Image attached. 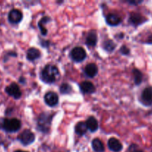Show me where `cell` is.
Instances as JSON below:
<instances>
[{"mask_svg":"<svg viewBox=\"0 0 152 152\" xmlns=\"http://www.w3.org/2000/svg\"><path fill=\"white\" fill-rule=\"evenodd\" d=\"M133 74H134V83L136 86H139L142 81V74L139 70L137 69V68H134L133 69Z\"/></svg>","mask_w":152,"mask_h":152,"instance_id":"obj_22","label":"cell"},{"mask_svg":"<svg viewBox=\"0 0 152 152\" xmlns=\"http://www.w3.org/2000/svg\"><path fill=\"white\" fill-rule=\"evenodd\" d=\"M151 114H152V110H151Z\"/></svg>","mask_w":152,"mask_h":152,"instance_id":"obj_29","label":"cell"},{"mask_svg":"<svg viewBox=\"0 0 152 152\" xmlns=\"http://www.w3.org/2000/svg\"><path fill=\"white\" fill-rule=\"evenodd\" d=\"M87 131V126L84 122H79L76 124L75 127V132L78 136H83L86 133Z\"/></svg>","mask_w":152,"mask_h":152,"instance_id":"obj_18","label":"cell"},{"mask_svg":"<svg viewBox=\"0 0 152 152\" xmlns=\"http://www.w3.org/2000/svg\"><path fill=\"white\" fill-rule=\"evenodd\" d=\"M44 100L46 105L50 107H54L58 104L59 97L55 92L49 91L45 94Z\"/></svg>","mask_w":152,"mask_h":152,"instance_id":"obj_8","label":"cell"},{"mask_svg":"<svg viewBox=\"0 0 152 152\" xmlns=\"http://www.w3.org/2000/svg\"><path fill=\"white\" fill-rule=\"evenodd\" d=\"M146 21H147V19H145V17L142 16L140 13L133 12V13L130 14L129 22L134 26H138V25H142V24L144 23Z\"/></svg>","mask_w":152,"mask_h":152,"instance_id":"obj_10","label":"cell"},{"mask_svg":"<svg viewBox=\"0 0 152 152\" xmlns=\"http://www.w3.org/2000/svg\"><path fill=\"white\" fill-rule=\"evenodd\" d=\"M41 56L40 51L36 48H31L28 50L26 54V58L29 61H34L39 59Z\"/></svg>","mask_w":152,"mask_h":152,"instance_id":"obj_16","label":"cell"},{"mask_svg":"<svg viewBox=\"0 0 152 152\" xmlns=\"http://www.w3.org/2000/svg\"><path fill=\"white\" fill-rule=\"evenodd\" d=\"M142 102L146 106H150L152 105V87L145 88L142 91L141 94Z\"/></svg>","mask_w":152,"mask_h":152,"instance_id":"obj_7","label":"cell"},{"mask_svg":"<svg viewBox=\"0 0 152 152\" xmlns=\"http://www.w3.org/2000/svg\"><path fill=\"white\" fill-rule=\"evenodd\" d=\"M13 152H28V151H22V150H16V151H13Z\"/></svg>","mask_w":152,"mask_h":152,"instance_id":"obj_28","label":"cell"},{"mask_svg":"<svg viewBox=\"0 0 152 152\" xmlns=\"http://www.w3.org/2000/svg\"><path fill=\"white\" fill-rule=\"evenodd\" d=\"M102 47L106 51L109 52V53H111V52H113V50H115V48H116V43L113 41H112V40L107 39L103 42Z\"/></svg>","mask_w":152,"mask_h":152,"instance_id":"obj_21","label":"cell"},{"mask_svg":"<svg viewBox=\"0 0 152 152\" xmlns=\"http://www.w3.org/2000/svg\"><path fill=\"white\" fill-rule=\"evenodd\" d=\"M98 67L95 64L89 63L85 67L84 74L89 78H93L98 74Z\"/></svg>","mask_w":152,"mask_h":152,"instance_id":"obj_13","label":"cell"},{"mask_svg":"<svg viewBox=\"0 0 152 152\" xmlns=\"http://www.w3.org/2000/svg\"><path fill=\"white\" fill-rule=\"evenodd\" d=\"M107 145H108L109 148L111 151L114 152H119L122 151V148H123L122 144L121 143L120 141L115 137H112L109 140L108 142H107Z\"/></svg>","mask_w":152,"mask_h":152,"instance_id":"obj_12","label":"cell"},{"mask_svg":"<svg viewBox=\"0 0 152 152\" xmlns=\"http://www.w3.org/2000/svg\"><path fill=\"white\" fill-rule=\"evenodd\" d=\"M86 125L87 126V129L91 132H96L98 129V123L94 117H88L86 121Z\"/></svg>","mask_w":152,"mask_h":152,"instance_id":"obj_17","label":"cell"},{"mask_svg":"<svg viewBox=\"0 0 152 152\" xmlns=\"http://www.w3.org/2000/svg\"><path fill=\"white\" fill-rule=\"evenodd\" d=\"M92 148L95 152H104V145L99 139H94L92 141Z\"/></svg>","mask_w":152,"mask_h":152,"instance_id":"obj_20","label":"cell"},{"mask_svg":"<svg viewBox=\"0 0 152 152\" xmlns=\"http://www.w3.org/2000/svg\"><path fill=\"white\" fill-rule=\"evenodd\" d=\"M128 152H144L136 144H131L128 148Z\"/></svg>","mask_w":152,"mask_h":152,"instance_id":"obj_24","label":"cell"},{"mask_svg":"<svg viewBox=\"0 0 152 152\" xmlns=\"http://www.w3.org/2000/svg\"><path fill=\"white\" fill-rule=\"evenodd\" d=\"M5 92L9 95L12 96L14 99H18L22 96V92H21L20 88L19 86L16 83H13L10 86H7L5 88Z\"/></svg>","mask_w":152,"mask_h":152,"instance_id":"obj_6","label":"cell"},{"mask_svg":"<svg viewBox=\"0 0 152 152\" xmlns=\"http://www.w3.org/2000/svg\"><path fill=\"white\" fill-rule=\"evenodd\" d=\"M122 22L120 16L116 13H109L106 16V22L110 26H117Z\"/></svg>","mask_w":152,"mask_h":152,"instance_id":"obj_14","label":"cell"},{"mask_svg":"<svg viewBox=\"0 0 152 152\" xmlns=\"http://www.w3.org/2000/svg\"><path fill=\"white\" fill-rule=\"evenodd\" d=\"M146 43H148V44H152V34L149 36L147 41H146Z\"/></svg>","mask_w":152,"mask_h":152,"instance_id":"obj_27","label":"cell"},{"mask_svg":"<svg viewBox=\"0 0 152 152\" xmlns=\"http://www.w3.org/2000/svg\"><path fill=\"white\" fill-rule=\"evenodd\" d=\"M142 2V1H128V3H130V4H139Z\"/></svg>","mask_w":152,"mask_h":152,"instance_id":"obj_26","label":"cell"},{"mask_svg":"<svg viewBox=\"0 0 152 152\" xmlns=\"http://www.w3.org/2000/svg\"><path fill=\"white\" fill-rule=\"evenodd\" d=\"M21 121L16 118L12 119H4L1 122V128L4 129L5 132H10V133H13L16 132L20 129Z\"/></svg>","mask_w":152,"mask_h":152,"instance_id":"obj_3","label":"cell"},{"mask_svg":"<svg viewBox=\"0 0 152 152\" xmlns=\"http://www.w3.org/2000/svg\"><path fill=\"white\" fill-rule=\"evenodd\" d=\"M59 77V70L55 65H46L40 73V80L46 84H52L55 83Z\"/></svg>","mask_w":152,"mask_h":152,"instance_id":"obj_1","label":"cell"},{"mask_svg":"<svg viewBox=\"0 0 152 152\" xmlns=\"http://www.w3.org/2000/svg\"><path fill=\"white\" fill-rule=\"evenodd\" d=\"M23 15L17 9H13L8 13V20L11 24H18L22 21Z\"/></svg>","mask_w":152,"mask_h":152,"instance_id":"obj_9","label":"cell"},{"mask_svg":"<svg viewBox=\"0 0 152 152\" xmlns=\"http://www.w3.org/2000/svg\"><path fill=\"white\" fill-rule=\"evenodd\" d=\"M120 52L124 55H128L130 53V49L127 46L122 45L120 48Z\"/></svg>","mask_w":152,"mask_h":152,"instance_id":"obj_25","label":"cell"},{"mask_svg":"<svg viewBox=\"0 0 152 152\" xmlns=\"http://www.w3.org/2000/svg\"><path fill=\"white\" fill-rule=\"evenodd\" d=\"M98 37H97L96 32L95 31H90L88 33L86 37V45L89 47H95L97 44Z\"/></svg>","mask_w":152,"mask_h":152,"instance_id":"obj_15","label":"cell"},{"mask_svg":"<svg viewBox=\"0 0 152 152\" xmlns=\"http://www.w3.org/2000/svg\"><path fill=\"white\" fill-rule=\"evenodd\" d=\"M70 56L74 62H80L86 59V50L82 47H75L70 52Z\"/></svg>","mask_w":152,"mask_h":152,"instance_id":"obj_5","label":"cell"},{"mask_svg":"<svg viewBox=\"0 0 152 152\" xmlns=\"http://www.w3.org/2000/svg\"><path fill=\"white\" fill-rule=\"evenodd\" d=\"M51 21H52V19H51L49 16H44V17H43L40 21H39L38 27L40 30V32H41V34H43V36L46 35L48 33L47 29L45 28L44 25L45 24H47L48 22H51Z\"/></svg>","mask_w":152,"mask_h":152,"instance_id":"obj_19","label":"cell"},{"mask_svg":"<svg viewBox=\"0 0 152 152\" xmlns=\"http://www.w3.org/2000/svg\"><path fill=\"white\" fill-rule=\"evenodd\" d=\"M72 91V88L68 83H63L60 87V92L62 94H69Z\"/></svg>","mask_w":152,"mask_h":152,"instance_id":"obj_23","label":"cell"},{"mask_svg":"<svg viewBox=\"0 0 152 152\" xmlns=\"http://www.w3.org/2000/svg\"><path fill=\"white\" fill-rule=\"evenodd\" d=\"M80 91L83 94H93L95 91V87L91 82L84 81L82 82L79 85Z\"/></svg>","mask_w":152,"mask_h":152,"instance_id":"obj_11","label":"cell"},{"mask_svg":"<svg viewBox=\"0 0 152 152\" xmlns=\"http://www.w3.org/2000/svg\"><path fill=\"white\" fill-rule=\"evenodd\" d=\"M53 115L49 113H42L37 119V129L43 133H47L50 130Z\"/></svg>","mask_w":152,"mask_h":152,"instance_id":"obj_2","label":"cell"},{"mask_svg":"<svg viewBox=\"0 0 152 152\" xmlns=\"http://www.w3.org/2000/svg\"><path fill=\"white\" fill-rule=\"evenodd\" d=\"M35 140V135L31 131L28 129L24 130L18 137V140L24 145H31Z\"/></svg>","mask_w":152,"mask_h":152,"instance_id":"obj_4","label":"cell"}]
</instances>
